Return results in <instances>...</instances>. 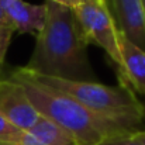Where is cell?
I'll use <instances>...</instances> for the list:
<instances>
[{
	"instance_id": "1",
	"label": "cell",
	"mask_w": 145,
	"mask_h": 145,
	"mask_svg": "<svg viewBox=\"0 0 145 145\" xmlns=\"http://www.w3.org/2000/svg\"><path fill=\"white\" fill-rule=\"evenodd\" d=\"M45 4V24L35 35V47L24 68L41 76L97 82L88 54L90 44L75 11L52 0H47Z\"/></svg>"
},
{
	"instance_id": "2",
	"label": "cell",
	"mask_w": 145,
	"mask_h": 145,
	"mask_svg": "<svg viewBox=\"0 0 145 145\" xmlns=\"http://www.w3.org/2000/svg\"><path fill=\"white\" fill-rule=\"evenodd\" d=\"M7 78L14 79L24 88L40 116L68 130L78 141V145H96L106 138L127 134L97 117L69 95L34 80L27 75L23 66L13 68Z\"/></svg>"
},
{
	"instance_id": "3",
	"label": "cell",
	"mask_w": 145,
	"mask_h": 145,
	"mask_svg": "<svg viewBox=\"0 0 145 145\" xmlns=\"http://www.w3.org/2000/svg\"><path fill=\"white\" fill-rule=\"evenodd\" d=\"M34 80L58 89L85 106L97 117L113 124L127 134H135L142 130L145 121V106L135 93L123 83L107 86L99 82H72L58 78L41 76L23 66Z\"/></svg>"
},
{
	"instance_id": "4",
	"label": "cell",
	"mask_w": 145,
	"mask_h": 145,
	"mask_svg": "<svg viewBox=\"0 0 145 145\" xmlns=\"http://www.w3.org/2000/svg\"><path fill=\"white\" fill-rule=\"evenodd\" d=\"M89 44L103 49L116 69L120 68L118 31L104 0H80L73 10Z\"/></svg>"
},
{
	"instance_id": "5",
	"label": "cell",
	"mask_w": 145,
	"mask_h": 145,
	"mask_svg": "<svg viewBox=\"0 0 145 145\" xmlns=\"http://www.w3.org/2000/svg\"><path fill=\"white\" fill-rule=\"evenodd\" d=\"M0 114L21 131H28L40 117L24 88L11 78L0 79Z\"/></svg>"
},
{
	"instance_id": "6",
	"label": "cell",
	"mask_w": 145,
	"mask_h": 145,
	"mask_svg": "<svg viewBox=\"0 0 145 145\" xmlns=\"http://www.w3.org/2000/svg\"><path fill=\"white\" fill-rule=\"evenodd\" d=\"M116 28L145 51V16L140 0H104Z\"/></svg>"
},
{
	"instance_id": "7",
	"label": "cell",
	"mask_w": 145,
	"mask_h": 145,
	"mask_svg": "<svg viewBox=\"0 0 145 145\" xmlns=\"http://www.w3.org/2000/svg\"><path fill=\"white\" fill-rule=\"evenodd\" d=\"M120 68L117 69L120 83L134 93L145 96V51L118 33Z\"/></svg>"
},
{
	"instance_id": "8",
	"label": "cell",
	"mask_w": 145,
	"mask_h": 145,
	"mask_svg": "<svg viewBox=\"0 0 145 145\" xmlns=\"http://www.w3.org/2000/svg\"><path fill=\"white\" fill-rule=\"evenodd\" d=\"M0 6L18 34L37 35L45 24V3L33 4L25 0H0Z\"/></svg>"
},
{
	"instance_id": "9",
	"label": "cell",
	"mask_w": 145,
	"mask_h": 145,
	"mask_svg": "<svg viewBox=\"0 0 145 145\" xmlns=\"http://www.w3.org/2000/svg\"><path fill=\"white\" fill-rule=\"evenodd\" d=\"M28 133L44 145H78V141L68 130L44 116L38 117L37 123L28 130Z\"/></svg>"
},
{
	"instance_id": "10",
	"label": "cell",
	"mask_w": 145,
	"mask_h": 145,
	"mask_svg": "<svg viewBox=\"0 0 145 145\" xmlns=\"http://www.w3.org/2000/svg\"><path fill=\"white\" fill-rule=\"evenodd\" d=\"M23 131L0 114V145L11 144Z\"/></svg>"
},
{
	"instance_id": "11",
	"label": "cell",
	"mask_w": 145,
	"mask_h": 145,
	"mask_svg": "<svg viewBox=\"0 0 145 145\" xmlns=\"http://www.w3.org/2000/svg\"><path fill=\"white\" fill-rule=\"evenodd\" d=\"M14 33L16 31L11 28H0V76L3 73V69H4L6 55H7V51H8Z\"/></svg>"
},
{
	"instance_id": "12",
	"label": "cell",
	"mask_w": 145,
	"mask_h": 145,
	"mask_svg": "<svg viewBox=\"0 0 145 145\" xmlns=\"http://www.w3.org/2000/svg\"><path fill=\"white\" fill-rule=\"evenodd\" d=\"M96 145H140L133 137V134H120L110 138H106Z\"/></svg>"
},
{
	"instance_id": "13",
	"label": "cell",
	"mask_w": 145,
	"mask_h": 145,
	"mask_svg": "<svg viewBox=\"0 0 145 145\" xmlns=\"http://www.w3.org/2000/svg\"><path fill=\"white\" fill-rule=\"evenodd\" d=\"M0 28H11V30H14L11 21H10L8 17L6 16L4 10L1 8V6H0ZM14 31H16V30H14Z\"/></svg>"
},
{
	"instance_id": "14",
	"label": "cell",
	"mask_w": 145,
	"mask_h": 145,
	"mask_svg": "<svg viewBox=\"0 0 145 145\" xmlns=\"http://www.w3.org/2000/svg\"><path fill=\"white\" fill-rule=\"evenodd\" d=\"M52 1L56 3V4H61V6H63V7H68V8L75 10V8L78 7V4H79L80 0H52Z\"/></svg>"
},
{
	"instance_id": "15",
	"label": "cell",
	"mask_w": 145,
	"mask_h": 145,
	"mask_svg": "<svg viewBox=\"0 0 145 145\" xmlns=\"http://www.w3.org/2000/svg\"><path fill=\"white\" fill-rule=\"evenodd\" d=\"M133 137L140 145H145V128H142L141 131H138L135 134H133Z\"/></svg>"
},
{
	"instance_id": "16",
	"label": "cell",
	"mask_w": 145,
	"mask_h": 145,
	"mask_svg": "<svg viewBox=\"0 0 145 145\" xmlns=\"http://www.w3.org/2000/svg\"><path fill=\"white\" fill-rule=\"evenodd\" d=\"M141 1V7H142V11H144V16H145V0H140Z\"/></svg>"
}]
</instances>
